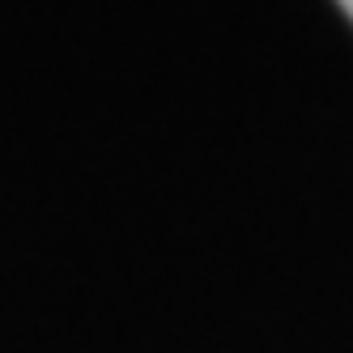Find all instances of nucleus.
<instances>
[{
    "label": "nucleus",
    "mask_w": 353,
    "mask_h": 353,
    "mask_svg": "<svg viewBox=\"0 0 353 353\" xmlns=\"http://www.w3.org/2000/svg\"><path fill=\"white\" fill-rule=\"evenodd\" d=\"M336 5H341V9H345V17L353 21V0H336Z\"/></svg>",
    "instance_id": "1"
}]
</instances>
